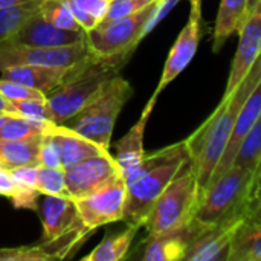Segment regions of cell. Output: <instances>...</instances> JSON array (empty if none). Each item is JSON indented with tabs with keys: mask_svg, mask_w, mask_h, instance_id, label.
Segmentation results:
<instances>
[{
	"mask_svg": "<svg viewBox=\"0 0 261 261\" xmlns=\"http://www.w3.org/2000/svg\"><path fill=\"white\" fill-rule=\"evenodd\" d=\"M260 81L261 55L236 90L226 99H222L213 115L188 139H185L196 170L200 193L210 185L213 173L231 139L239 113Z\"/></svg>",
	"mask_w": 261,
	"mask_h": 261,
	"instance_id": "6da1fadb",
	"label": "cell"
},
{
	"mask_svg": "<svg viewBox=\"0 0 261 261\" xmlns=\"http://www.w3.org/2000/svg\"><path fill=\"white\" fill-rule=\"evenodd\" d=\"M132 54L96 57L95 54L73 64L63 83L46 95V104L55 124H64L92 102L124 67Z\"/></svg>",
	"mask_w": 261,
	"mask_h": 261,
	"instance_id": "7a4b0ae2",
	"label": "cell"
},
{
	"mask_svg": "<svg viewBox=\"0 0 261 261\" xmlns=\"http://www.w3.org/2000/svg\"><path fill=\"white\" fill-rule=\"evenodd\" d=\"M190 159L187 141L145 154L139 168L125 180L127 200L122 220L138 228L144 226L159 196Z\"/></svg>",
	"mask_w": 261,
	"mask_h": 261,
	"instance_id": "3957f363",
	"label": "cell"
},
{
	"mask_svg": "<svg viewBox=\"0 0 261 261\" xmlns=\"http://www.w3.org/2000/svg\"><path fill=\"white\" fill-rule=\"evenodd\" d=\"M254 179V170L239 165L228 168L200 193L194 220L202 225H220L246 219Z\"/></svg>",
	"mask_w": 261,
	"mask_h": 261,
	"instance_id": "277c9868",
	"label": "cell"
},
{
	"mask_svg": "<svg viewBox=\"0 0 261 261\" xmlns=\"http://www.w3.org/2000/svg\"><path fill=\"white\" fill-rule=\"evenodd\" d=\"M199 199L200 188L193 161L190 159L156 200L144 225L148 236L190 225L194 220Z\"/></svg>",
	"mask_w": 261,
	"mask_h": 261,
	"instance_id": "5b68a950",
	"label": "cell"
},
{
	"mask_svg": "<svg viewBox=\"0 0 261 261\" xmlns=\"http://www.w3.org/2000/svg\"><path fill=\"white\" fill-rule=\"evenodd\" d=\"M132 95L130 83L116 75L92 102L69 119L70 125L67 127L109 150L116 118Z\"/></svg>",
	"mask_w": 261,
	"mask_h": 261,
	"instance_id": "8992f818",
	"label": "cell"
},
{
	"mask_svg": "<svg viewBox=\"0 0 261 261\" xmlns=\"http://www.w3.org/2000/svg\"><path fill=\"white\" fill-rule=\"evenodd\" d=\"M41 196L40 216L43 223V239L40 246L46 252L49 248H54L52 251H55L57 258H61L66 255L63 249L69 251L76 239H83L90 231L84 226L72 197L52 194Z\"/></svg>",
	"mask_w": 261,
	"mask_h": 261,
	"instance_id": "52a82bcc",
	"label": "cell"
},
{
	"mask_svg": "<svg viewBox=\"0 0 261 261\" xmlns=\"http://www.w3.org/2000/svg\"><path fill=\"white\" fill-rule=\"evenodd\" d=\"M158 2L128 17L102 20L86 32V41L96 57L132 54L145 35V26L151 18Z\"/></svg>",
	"mask_w": 261,
	"mask_h": 261,
	"instance_id": "ba28073f",
	"label": "cell"
},
{
	"mask_svg": "<svg viewBox=\"0 0 261 261\" xmlns=\"http://www.w3.org/2000/svg\"><path fill=\"white\" fill-rule=\"evenodd\" d=\"M92 54L93 52L90 50L86 40L76 44L55 47H41L15 41H3L0 43V70L11 66L70 67Z\"/></svg>",
	"mask_w": 261,
	"mask_h": 261,
	"instance_id": "9c48e42d",
	"label": "cell"
},
{
	"mask_svg": "<svg viewBox=\"0 0 261 261\" xmlns=\"http://www.w3.org/2000/svg\"><path fill=\"white\" fill-rule=\"evenodd\" d=\"M127 200V182L124 176L118 177L96 193L75 200L84 226L92 231L99 226L124 219Z\"/></svg>",
	"mask_w": 261,
	"mask_h": 261,
	"instance_id": "30bf717a",
	"label": "cell"
},
{
	"mask_svg": "<svg viewBox=\"0 0 261 261\" xmlns=\"http://www.w3.org/2000/svg\"><path fill=\"white\" fill-rule=\"evenodd\" d=\"M122 176V170L110 151L87 158L66 170V187L73 200L83 199L107 187Z\"/></svg>",
	"mask_w": 261,
	"mask_h": 261,
	"instance_id": "8fae6325",
	"label": "cell"
},
{
	"mask_svg": "<svg viewBox=\"0 0 261 261\" xmlns=\"http://www.w3.org/2000/svg\"><path fill=\"white\" fill-rule=\"evenodd\" d=\"M200 20H202V5L200 0H191V12L187 24L180 31L179 37L176 38L168 58L164 66L162 76L159 80V84L153 93L151 98L158 99L161 92L174 80L177 75L182 73V70L190 64V61L194 58L199 38H200Z\"/></svg>",
	"mask_w": 261,
	"mask_h": 261,
	"instance_id": "7c38bea8",
	"label": "cell"
},
{
	"mask_svg": "<svg viewBox=\"0 0 261 261\" xmlns=\"http://www.w3.org/2000/svg\"><path fill=\"white\" fill-rule=\"evenodd\" d=\"M243 220L220 225H202L193 220V237L190 240L185 260L228 261L232 239Z\"/></svg>",
	"mask_w": 261,
	"mask_h": 261,
	"instance_id": "4fadbf2b",
	"label": "cell"
},
{
	"mask_svg": "<svg viewBox=\"0 0 261 261\" xmlns=\"http://www.w3.org/2000/svg\"><path fill=\"white\" fill-rule=\"evenodd\" d=\"M240 40L232 60L229 78L226 83V90L222 99H226L236 87L243 81L246 73L251 70L254 63L261 55V0L254 11L246 17L243 26L239 31Z\"/></svg>",
	"mask_w": 261,
	"mask_h": 261,
	"instance_id": "5bb4252c",
	"label": "cell"
},
{
	"mask_svg": "<svg viewBox=\"0 0 261 261\" xmlns=\"http://www.w3.org/2000/svg\"><path fill=\"white\" fill-rule=\"evenodd\" d=\"M86 40V31H69L60 29L49 21H46L40 11L29 18L24 26L8 41H15L29 46L55 47V46H70Z\"/></svg>",
	"mask_w": 261,
	"mask_h": 261,
	"instance_id": "9a60e30c",
	"label": "cell"
},
{
	"mask_svg": "<svg viewBox=\"0 0 261 261\" xmlns=\"http://www.w3.org/2000/svg\"><path fill=\"white\" fill-rule=\"evenodd\" d=\"M261 115V81L257 84V87L252 90V93L249 95V98L246 99V102L243 104L240 113H239V118L236 121V125H234V130H232V135H231V139L225 148V153L217 165V168L214 170L213 173V177L210 180L214 182L216 179H219L228 168L232 167L234 161H236V156L240 150V145L243 142V139L246 138V135L249 133V130L254 127V124L257 122L258 116Z\"/></svg>",
	"mask_w": 261,
	"mask_h": 261,
	"instance_id": "2e32d148",
	"label": "cell"
},
{
	"mask_svg": "<svg viewBox=\"0 0 261 261\" xmlns=\"http://www.w3.org/2000/svg\"><path fill=\"white\" fill-rule=\"evenodd\" d=\"M47 133L50 135V138L54 139V142L60 151L61 165L64 170L75 167L76 164L86 161L87 158L109 151V150L102 148L101 145H98L96 142L87 139L86 136L76 133L75 130H72L67 125H63V124L54 122L47 128Z\"/></svg>",
	"mask_w": 261,
	"mask_h": 261,
	"instance_id": "e0dca14e",
	"label": "cell"
},
{
	"mask_svg": "<svg viewBox=\"0 0 261 261\" xmlns=\"http://www.w3.org/2000/svg\"><path fill=\"white\" fill-rule=\"evenodd\" d=\"M156 104V99L151 98L147 104V107L144 109L139 121L130 128V132L116 144V162L119 164L121 170H122V176L127 180L142 164L144 158H145V151H144V132H145V125L147 121L150 118V113L153 110Z\"/></svg>",
	"mask_w": 261,
	"mask_h": 261,
	"instance_id": "ac0fdd59",
	"label": "cell"
},
{
	"mask_svg": "<svg viewBox=\"0 0 261 261\" xmlns=\"http://www.w3.org/2000/svg\"><path fill=\"white\" fill-rule=\"evenodd\" d=\"M193 237V222L187 226L170 229L165 232L148 236L145 252L142 260L145 261H177L185 260L190 240Z\"/></svg>",
	"mask_w": 261,
	"mask_h": 261,
	"instance_id": "d6986e66",
	"label": "cell"
},
{
	"mask_svg": "<svg viewBox=\"0 0 261 261\" xmlns=\"http://www.w3.org/2000/svg\"><path fill=\"white\" fill-rule=\"evenodd\" d=\"M72 67V66H70ZM70 67L55 66H11L0 70L2 78L21 83L47 95L58 87Z\"/></svg>",
	"mask_w": 261,
	"mask_h": 261,
	"instance_id": "ffe728a7",
	"label": "cell"
},
{
	"mask_svg": "<svg viewBox=\"0 0 261 261\" xmlns=\"http://www.w3.org/2000/svg\"><path fill=\"white\" fill-rule=\"evenodd\" d=\"M248 15V0H222L214 24L213 50L219 52L225 41L240 31Z\"/></svg>",
	"mask_w": 261,
	"mask_h": 261,
	"instance_id": "44dd1931",
	"label": "cell"
},
{
	"mask_svg": "<svg viewBox=\"0 0 261 261\" xmlns=\"http://www.w3.org/2000/svg\"><path fill=\"white\" fill-rule=\"evenodd\" d=\"M41 136L26 139H0V159L3 168H15L26 165H38V151Z\"/></svg>",
	"mask_w": 261,
	"mask_h": 261,
	"instance_id": "7402d4cb",
	"label": "cell"
},
{
	"mask_svg": "<svg viewBox=\"0 0 261 261\" xmlns=\"http://www.w3.org/2000/svg\"><path fill=\"white\" fill-rule=\"evenodd\" d=\"M228 261H261V225L243 220L231 243Z\"/></svg>",
	"mask_w": 261,
	"mask_h": 261,
	"instance_id": "603a6c76",
	"label": "cell"
},
{
	"mask_svg": "<svg viewBox=\"0 0 261 261\" xmlns=\"http://www.w3.org/2000/svg\"><path fill=\"white\" fill-rule=\"evenodd\" d=\"M138 229V226L128 225L125 231L106 237L89 255L84 257V261H119L125 258Z\"/></svg>",
	"mask_w": 261,
	"mask_h": 261,
	"instance_id": "cb8c5ba5",
	"label": "cell"
},
{
	"mask_svg": "<svg viewBox=\"0 0 261 261\" xmlns=\"http://www.w3.org/2000/svg\"><path fill=\"white\" fill-rule=\"evenodd\" d=\"M41 0H31L26 3L0 8V43L11 40L24 23L40 11Z\"/></svg>",
	"mask_w": 261,
	"mask_h": 261,
	"instance_id": "d4e9b609",
	"label": "cell"
},
{
	"mask_svg": "<svg viewBox=\"0 0 261 261\" xmlns=\"http://www.w3.org/2000/svg\"><path fill=\"white\" fill-rule=\"evenodd\" d=\"M52 124V121H35L18 115H9L0 127V139H26L41 136Z\"/></svg>",
	"mask_w": 261,
	"mask_h": 261,
	"instance_id": "484cf974",
	"label": "cell"
},
{
	"mask_svg": "<svg viewBox=\"0 0 261 261\" xmlns=\"http://www.w3.org/2000/svg\"><path fill=\"white\" fill-rule=\"evenodd\" d=\"M40 14L46 21H49L50 24L60 29L84 31L81 24L76 21V18L73 17L66 0H41Z\"/></svg>",
	"mask_w": 261,
	"mask_h": 261,
	"instance_id": "4316f807",
	"label": "cell"
},
{
	"mask_svg": "<svg viewBox=\"0 0 261 261\" xmlns=\"http://www.w3.org/2000/svg\"><path fill=\"white\" fill-rule=\"evenodd\" d=\"M261 158V115L258 116L257 122L254 124V127L249 130V133L246 135V138L243 139L240 150L236 156V161L232 165H239V167H245L249 170H254L257 174V168H258V162Z\"/></svg>",
	"mask_w": 261,
	"mask_h": 261,
	"instance_id": "83f0119b",
	"label": "cell"
},
{
	"mask_svg": "<svg viewBox=\"0 0 261 261\" xmlns=\"http://www.w3.org/2000/svg\"><path fill=\"white\" fill-rule=\"evenodd\" d=\"M37 190L41 194L52 196H69L66 187V170L64 168H50L38 165L37 171Z\"/></svg>",
	"mask_w": 261,
	"mask_h": 261,
	"instance_id": "f1b7e54d",
	"label": "cell"
},
{
	"mask_svg": "<svg viewBox=\"0 0 261 261\" xmlns=\"http://www.w3.org/2000/svg\"><path fill=\"white\" fill-rule=\"evenodd\" d=\"M0 93L9 102L26 101V99L46 101V95L43 92H40L37 89H32L29 86H24L21 83L6 80V78H0Z\"/></svg>",
	"mask_w": 261,
	"mask_h": 261,
	"instance_id": "f546056e",
	"label": "cell"
},
{
	"mask_svg": "<svg viewBox=\"0 0 261 261\" xmlns=\"http://www.w3.org/2000/svg\"><path fill=\"white\" fill-rule=\"evenodd\" d=\"M11 104H12L11 115H18V116L28 118V119H35V121H52V116H50L46 101L26 99V101H17V102H11Z\"/></svg>",
	"mask_w": 261,
	"mask_h": 261,
	"instance_id": "4dcf8cb0",
	"label": "cell"
},
{
	"mask_svg": "<svg viewBox=\"0 0 261 261\" xmlns=\"http://www.w3.org/2000/svg\"><path fill=\"white\" fill-rule=\"evenodd\" d=\"M159 0H110L107 14L104 20H115L121 17H128L147 8L148 5Z\"/></svg>",
	"mask_w": 261,
	"mask_h": 261,
	"instance_id": "1f68e13d",
	"label": "cell"
},
{
	"mask_svg": "<svg viewBox=\"0 0 261 261\" xmlns=\"http://www.w3.org/2000/svg\"><path fill=\"white\" fill-rule=\"evenodd\" d=\"M54 260L41 246H26L14 249H0V261H47Z\"/></svg>",
	"mask_w": 261,
	"mask_h": 261,
	"instance_id": "d6a6232c",
	"label": "cell"
},
{
	"mask_svg": "<svg viewBox=\"0 0 261 261\" xmlns=\"http://www.w3.org/2000/svg\"><path fill=\"white\" fill-rule=\"evenodd\" d=\"M38 165L41 167H50V168H63L60 151L50 138V135L46 132L41 138L40 151H38Z\"/></svg>",
	"mask_w": 261,
	"mask_h": 261,
	"instance_id": "836d02e7",
	"label": "cell"
},
{
	"mask_svg": "<svg viewBox=\"0 0 261 261\" xmlns=\"http://www.w3.org/2000/svg\"><path fill=\"white\" fill-rule=\"evenodd\" d=\"M11 176L14 177L17 187L37 190V171L38 165H26V167H15L11 168Z\"/></svg>",
	"mask_w": 261,
	"mask_h": 261,
	"instance_id": "e575fe53",
	"label": "cell"
},
{
	"mask_svg": "<svg viewBox=\"0 0 261 261\" xmlns=\"http://www.w3.org/2000/svg\"><path fill=\"white\" fill-rule=\"evenodd\" d=\"M78 3L99 23L107 14L110 0H78Z\"/></svg>",
	"mask_w": 261,
	"mask_h": 261,
	"instance_id": "d590c367",
	"label": "cell"
},
{
	"mask_svg": "<svg viewBox=\"0 0 261 261\" xmlns=\"http://www.w3.org/2000/svg\"><path fill=\"white\" fill-rule=\"evenodd\" d=\"M17 184L14 180V177L11 176V171L8 168L0 167V196H6L9 199H12L17 194Z\"/></svg>",
	"mask_w": 261,
	"mask_h": 261,
	"instance_id": "8d00e7d4",
	"label": "cell"
},
{
	"mask_svg": "<svg viewBox=\"0 0 261 261\" xmlns=\"http://www.w3.org/2000/svg\"><path fill=\"white\" fill-rule=\"evenodd\" d=\"M261 203V173L258 176H255L252 188H251V194H249V211L254 210L257 205Z\"/></svg>",
	"mask_w": 261,
	"mask_h": 261,
	"instance_id": "74e56055",
	"label": "cell"
},
{
	"mask_svg": "<svg viewBox=\"0 0 261 261\" xmlns=\"http://www.w3.org/2000/svg\"><path fill=\"white\" fill-rule=\"evenodd\" d=\"M246 220H249V222H252V223H258V225H261V203L260 205H257L254 210L249 211V214L246 216Z\"/></svg>",
	"mask_w": 261,
	"mask_h": 261,
	"instance_id": "f35d334b",
	"label": "cell"
},
{
	"mask_svg": "<svg viewBox=\"0 0 261 261\" xmlns=\"http://www.w3.org/2000/svg\"><path fill=\"white\" fill-rule=\"evenodd\" d=\"M0 112H5V113H11L12 112V104L8 99H5L2 96V93H0Z\"/></svg>",
	"mask_w": 261,
	"mask_h": 261,
	"instance_id": "ab89813d",
	"label": "cell"
},
{
	"mask_svg": "<svg viewBox=\"0 0 261 261\" xmlns=\"http://www.w3.org/2000/svg\"><path fill=\"white\" fill-rule=\"evenodd\" d=\"M31 0H0V8H6V6H14V5H20V3H26Z\"/></svg>",
	"mask_w": 261,
	"mask_h": 261,
	"instance_id": "60d3db41",
	"label": "cell"
},
{
	"mask_svg": "<svg viewBox=\"0 0 261 261\" xmlns=\"http://www.w3.org/2000/svg\"><path fill=\"white\" fill-rule=\"evenodd\" d=\"M260 3V0H248V15L254 11V8ZM246 15V17H248Z\"/></svg>",
	"mask_w": 261,
	"mask_h": 261,
	"instance_id": "b9f144b4",
	"label": "cell"
},
{
	"mask_svg": "<svg viewBox=\"0 0 261 261\" xmlns=\"http://www.w3.org/2000/svg\"><path fill=\"white\" fill-rule=\"evenodd\" d=\"M11 113H5V112H0V127H2V124L6 121V118L9 116Z\"/></svg>",
	"mask_w": 261,
	"mask_h": 261,
	"instance_id": "7bdbcfd3",
	"label": "cell"
},
{
	"mask_svg": "<svg viewBox=\"0 0 261 261\" xmlns=\"http://www.w3.org/2000/svg\"><path fill=\"white\" fill-rule=\"evenodd\" d=\"M261 173V158H260V162H258V168H257V174L255 176H258Z\"/></svg>",
	"mask_w": 261,
	"mask_h": 261,
	"instance_id": "ee69618b",
	"label": "cell"
},
{
	"mask_svg": "<svg viewBox=\"0 0 261 261\" xmlns=\"http://www.w3.org/2000/svg\"><path fill=\"white\" fill-rule=\"evenodd\" d=\"M0 167H2V159H0Z\"/></svg>",
	"mask_w": 261,
	"mask_h": 261,
	"instance_id": "f6af8a7d",
	"label": "cell"
}]
</instances>
